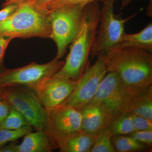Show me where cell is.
Returning <instances> with one entry per match:
<instances>
[{"instance_id": "cell-1", "label": "cell", "mask_w": 152, "mask_h": 152, "mask_svg": "<svg viewBox=\"0 0 152 152\" xmlns=\"http://www.w3.org/2000/svg\"><path fill=\"white\" fill-rule=\"evenodd\" d=\"M152 52L134 47L111 49L104 53L107 72H115L129 88L144 94L152 87Z\"/></svg>"}, {"instance_id": "cell-2", "label": "cell", "mask_w": 152, "mask_h": 152, "mask_svg": "<svg viewBox=\"0 0 152 152\" xmlns=\"http://www.w3.org/2000/svg\"><path fill=\"white\" fill-rule=\"evenodd\" d=\"M101 7L98 1L85 6L78 31L71 44L62 67L56 75L78 80L86 67L90 52L97 30Z\"/></svg>"}, {"instance_id": "cell-3", "label": "cell", "mask_w": 152, "mask_h": 152, "mask_svg": "<svg viewBox=\"0 0 152 152\" xmlns=\"http://www.w3.org/2000/svg\"><path fill=\"white\" fill-rule=\"evenodd\" d=\"M50 34L48 11L31 1L20 4L14 14L0 22V34L13 39L50 38Z\"/></svg>"}, {"instance_id": "cell-4", "label": "cell", "mask_w": 152, "mask_h": 152, "mask_svg": "<svg viewBox=\"0 0 152 152\" xmlns=\"http://www.w3.org/2000/svg\"><path fill=\"white\" fill-rule=\"evenodd\" d=\"M145 94L135 93L125 85L118 74L107 72L90 102L102 105L115 118L120 115L130 113Z\"/></svg>"}, {"instance_id": "cell-5", "label": "cell", "mask_w": 152, "mask_h": 152, "mask_svg": "<svg viewBox=\"0 0 152 152\" xmlns=\"http://www.w3.org/2000/svg\"><path fill=\"white\" fill-rule=\"evenodd\" d=\"M1 97L20 112L36 131L50 133L48 111L41 102L35 91L25 86L5 88Z\"/></svg>"}, {"instance_id": "cell-6", "label": "cell", "mask_w": 152, "mask_h": 152, "mask_svg": "<svg viewBox=\"0 0 152 152\" xmlns=\"http://www.w3.org/2000/svg\"><path fill=\"white\" fill-rule=\"evenodd\" d=\"M115 0H102L99 22L94 43L90 52L92 57L99 53H106L116 48L121 42L126 34V23L136 14L123 19L120 15L114 13Z\"/></svg>"}, {"instance_id": "cell-7", "label": "cell", "mask_w": 152, "mask_h": 152, "mask_svg": "<svg viewBox=\"0 0 152 152\" xmlns=\"http://www.w3.org/2000/svg\"><path fill=\"white\" fill-rule=\"evenodd\" d=\"M85 6L62 7L48 11L51 26L50 39L57 48L55 57L60 60L75 37L78 31Z\"/></svg>"}, {"instance_id": "cell-8", "label": "cell", "mask_w": 152, "mask_h": 152, "mask_svg": "<svg viewBox=\"0 0 152 152\" xmlns=\"http://www.w3.org/2000/svg\"><path fill=\"white\" fill-rule=\"evenodd\" d=\"M64 64L55 57L46 64L33 62L15 69H6L0 74V88L25 86L34 89L42 82L56 74Z\"/></svg>"}, {"instance_id": "cell-9", "label": "cell", "mask_w": 152, "mask_h": 152, "mask_svg": "<svg viewBox=\"0 0 152 152\" xmlns=\"http://www.w3.org/2000/svg\"><path fill=\"white\" fill-rule=\"evenodd\" d=\"M96 56V61L86 69L73 91L62 106L72 107L80 110L94 97L107 73L104 53H99Z\"/></svg>"}, {"instance_id": "cell-10", "label": "cell", "mask_w": 152, "mask_h": 152, "mask_svg": "<svg viewBox=\"0 0 152 152\" xmlns=\"http://www.w3.org/2000/svg\"><path fill=\"white\" fill-rule=\"evenodd\" d=\"M48 111L49 134L60 149L68 140L81 131V113L79 110L64 106Z\"/></svg>"}, {"instance_id": "cell-11", "label": "cell", "mask_w": 152, "mask_h": 152, "mask_svg": "<svg viewBox=\"0 0 152 152\" xmlns=\"http://www.w3.org/2000/svg\"><path fill=\"white\" fill-rule=\"evenodd\" d=\"M78 80L54 75L42 82L34 90L47 110L54 109L62 105L73 91Z\"/></svg>"}, {"instance_id": "cell-12", "label": "cell", "mask_w": 152, "mask_h": 152, "mask_svg": "<svg viewBox=\"0 0 152 152\" xmlns=\"http://www.w3.org/2000/svg\"><path fill=\"white\" fill-rule=\"evenodd\" d=\"M82 115L81 130L96 135L108 128L113 116L102 105L89 102L80 110Z\"/></svg>"}, {"instance_id": "cell-13", "label": "cell", "mask_w": 152, "mask_h": 152, "mask_svg": "<svg viewBox=\"0 0 152 152\" xmlns=\"http://www.w3.org/2000/svg\"><path fill=\"white\" fill-rule=\"evenodd\" d=\"M31 132L24 136L20 145L17 144L16 152H51L58 148L48 133L40 131Z\"/></svg>"}, {"instance_id": "cell-14", "label": "cell", "mask_w": 152, "mask_h": 152, "mask_svg": "<svg viewBox=\"0 0 152 152\" xmlns=\"http://www.w3.org/2000/svg\"><path fill=\"white\" fill-rule=\"evenodd\" d=\"M118 47H134L152 52V22L139 32L125 34Z\"/></svg>"}, {"instance_id": "cell-15", "label": "cell", "mask_w": 152, "mask_h": 152, "mask_svg": "<svg viewBox=\"0 0 152 152\" xmlns=\"http://www.w3.org/2000/svg\"><path fill=\"white\" fill-rule=\"evenodd\" d=\"M96 135L80 131L66 142L59 149L60 152H90L94 143Z\"/></svg>"}, {"instance_id": "cell-16", "label": "cell", "mask_w": 152, "mask_h": 152, "mask_svg": "<svg viewBox=\"0 0 152 152\" xmlns=\"http://www.w3.org/2000/svg\"><path fill=\"white\" fill-rule=\"evenodd\" d=\"M108 129L110 131L113 137L130 134L134 132L129 113L122 114L115 118Z\"/></svg>"}, {"instance_id": "cell-17", "label": "cell", "mask_w": 152, "mask_h": 152, "mask_svg": "<svg viewBox=\"0 0 152 152\" xmlns=\"http://www.w3.org/2000/svg\"><path fill=\"white\" fill-rule=\"evenodd\" d=\"M113 136L108 128L96 135V139L90 152H116L112 142Z\"/></svg>"}, {"instance_id": "cell-18", "label": "cell", "mask_w": 152, "mask_h": 152, "mask_svg": "<svg viewBox=\"0 0 152 152\" xmlns=\"http://www.w3.org/2000/svg\"><path fill=\"white\" fill-rule=\"evenodd\" d=\"M28 126L30 125L23 114L11 106L10 110L7 116L0 124V129L15 130Z\"/></svg>"}, {"instance_id": "cell-19", "label": "cell", "mask_w": 152, "mask_h": 152, "mask_svg": "<svg viewBox=\"0 0 152 152\" xmlns=\"http://www.w3.org/2000/svg\"><path fill=\"white\" fill-rule=\"evenodd\" d=\"M114 142V146L116 151L128 152L141 151L147 146L137 141L131 136H115L112 139Z\"/></svg>"}, {"instance_id": "cell-20", "label": "cell", "mask_w": 152, "mask_h": 152, "mask_svg": "<svg viewBox=\"0 0 152 152\" xmlns=\"http://www.w3.org/2000/svg\"><path fill=\"white\" fill-rule=\"evenodd\" d=\"M129 113L152 121V87Z\"/></svg>"}, {"instance_id": "cell-21", "label": "cell", "mask_w": 152, "mask_h": 152, "mask_svg": "<svg viewBox=\"0 0 152 152\" xmlns=\"http://www.w3.org/2000/svg\"><path fill=\"white\" fill-rule=\"evenodd\" d=\"M32 127L27 126L20 129L12 130L0 129V148L7 145L10 142H15L31 132Z\"/></svg>"}, {"instance_id": "cell-22", "label": "cell", "mask_w": 152, "mask_h": 152, "mask_svg": "<svg viewBox=\"0 0 152 152\" xmlns=\"http://www.w3.org/2000/svg\"><path fill=\"white\" fill-rule=\"evenodd\" d=\"M102 0H55L48 5L46 10L48 11L54 9L75 5L86 6L88 4L94 1H102Z\"/></svg>"}, {"instance_id": "cell-23", "label": "cell", "mask_w": 152, "mask_h": 152, "mask_svg": "<svg viewBox=\"0 0 152 152\" xmlns=\"http://www.w3.org/2000/svg\"><path fill=\"white\" fill-rule=\"evenodd\" d=\"M134 131L152 130V121L129 113Z\"/></svg>"}, {"instance_id": "cell-24", "label": "cell", "mask_w": 152, "mask_h": 152, "mask_svg": "<svg viewBox=\"0 0 152 152\" xmlns=\"http://www.w3.org/2000/svg\"><path fill=\"white\" fill-rule=\"evenodd\" d=\"M130 135L141 143L148 145H152V130L134 131Z\"/></svg>"}, {"instance_id": "cell-25", "label": "cell", "mask_w": 152, "mask_h": 152, "mask_svg": "<svg viewBox=\"0 0 152 152\" xmlns=\"http://www.w3.org/2000/svg\"><path fill=\"white\" fill-rule=\"evenodd\" d=\"M12 39L9 36L0 34V74L7 69L4 64V58L6 50Z\"/></svg>"}, {"instance_id": "cell-26", "label": "cell", "mask_w": 152, "mask_h": 152, "mask_svg": "<svg viewBox=\"0 0 152 152\" xmlns=\"http://www.w3.org/2000/svg\"><path fill=\"white\" fill-rule=\"evenodd\" d=\"M20 4H11L3 6L0 10V22L2 21L14 14L18 9Z\"/></svg>"}, {"instance_id": "cell-27", "label": "cell", "mask_w": 152, "mask_h": 152, "mask_svg": "<svg viewBox=\"0 0 152 152\" xmlns=\"http://www.w3.org/2000/svg\"><path fill=\"white\" fill-rule=\"evenodd\" d=\"M11 105L5 99L0 98V124L7 118L10 113Z\"/></svg>"}, {"instance_id": "cell-28", "label": "cell", "mask_w": 152, "mask_h": 152, "mask_svg": "<svg viewBox=\"0 0 152 152\" xmlns=\"http://www.w3.org/2000/svg\"><path fill=\"white\" fill-rule=\"evenodd\" d=\"M55 0H34L32 2L38 7L39 8L46 10V7L48 5L53 2Z\"/></svg>"}, {"instance_id": "cell-29", "label": "cell", "mask_w": 152, "mask_h": 152, "mask_svg": "<svg viewBox=\"0 0 152 152\" xmlns=\"http://www.w3.org/2000/svg\"><path fill=\"white\" fill-rule=\"evenodd\" d=\"M16 144L13 142L9 145L3 146L0 148V152H16Z\"/></svg>"}, {"instance_id": "cell-30", "label": "cell", "mask_w": 152, "mask_h": 152, "mask_svg": "<svg viewBox=\"0 0 152 152\" xmlns=\"http://www.w3.org/2000/svg\"><path fill=\"white\" fill-rule=\"evenodd\" d=\"M34 0H6L5 2L3 5V6L11 4H21L23 3L32 1Z\"/></svg>"}, {"instance_id": "cell-31", "label": "cell", "mask_w": 152, "mask_h": 152, "mask_svg": "<svg viewBox=\"0 0 152 152\" xmlns=\"http://www.w3.org/2000/svg\"><path fill=\"white\" fill-rule=\"evenodd\" d=\"M134 0H122V7L124 8L129 5L132 1ZM150 2H152V0H148Z\"/></svg>"}, {"instance_id": "cell-32", "label": "cell", "mask_w": 152, "mask_h": 152, "mask_svg": "<svg viewBox=\"0 0 152 152\" xmlns=\"http://www.w3.org/2000/svg\"><path fill=\"white\" fill-rule=\"evenodd\" d=\"M4 88H0V98L1 97Z\"/></svg>"}]
</instances>
